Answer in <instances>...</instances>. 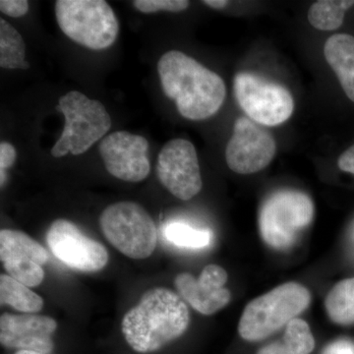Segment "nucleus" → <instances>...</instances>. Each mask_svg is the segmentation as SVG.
<instances>
[{"instance_id": "obj_23", "label": "nucleus", "mask_w": 354, "mask_h": 354, "mask_svg": "<svg viewBox=\"0 0 354 354\" xmlns=\"http://www.w3.org/2000/svg\"><path fill=\"white\" fill-rule=\"evenodd\" d=\"M190 2L186 0H135L133 6L140 12L151 14L158 11L169 12H181L189 7Z\"/></svg>"}, {"instance_id": "obj_24", "label": "nucleus", "mask_w": 354, "mask_h": 354, "mask_svg": "<svg viewBox=\"0 0 354 354\" xmlns=\"http://www.w3.org/2000/svg\"><path fill=\"white\" fill-rule=\"evenodd\" d=\"M0 10L9 17H23L29 11V2L26 0H1Z\"/></svg>"}, {"instance_id": "obj_17", "label": "nucleus", "mask_w": 354, "mask_h": 354, "mask_svg": "<svg viewBox=\"0 0 354 354\" xmlns=\"http://www.w3.org/2000/svg\"><path fill=\"white\" fill-rule=\"evenodd\" d=\"M325 308L332 322L341 326L354 324V278L342 279L330 290Z\"/></svg>"}, {"instance_id": "obj_18", "label": "nucleus", "mask_w": 354, "mask_h": 354, "mask_svg": "<svg viewBox=\"0 0 354 354\" xmlns=\"http://www.w3.org/2000/svg\"><path fill=\"white\" fill-rule=\"evenodd\" d=\"M0 301L27 314L36 313L44 307L43 298L8 274L0 276Z\"/></svg>"}, {"instance_id": "obj_25", "label": "nucleus", "mask_w": 354, "mask_h": 354, "mask_svg": "<svg viewBox=\"0 0 354 354\" xmlns=\"http://www.w3.org/2000/svg\"><path fill=\"white\" fill-rule=\"evenodd\" d=\"M16 153L15 148L7 142H2L0 144V172H1V185H3L6 179V171L12 167L15 162Z\"/></svg>"}, {"instance_id": "obj_27", "label": "nucleus", "mask_w": 354, "mask_h": 354, "mask_svg": "<svg viewBox=\"0 0 354 354\" xmlns=\"http://www.w3.org/2000/svg\"><path fill=\"white\" fill-rule=\"evenodd\" d=\"M337 165L341 171L354 174V145L342 153L337 160Z\"/></svg>"}, {"instance_id": "obj_3", "label": "nucleus", "mask_w": 354, "mask_h": 354, "mask_svg": "<svg viewBox=\"0 0 354 354\" xmlns=\"http://www.w3.org/2000/svg\"><path fill=\"white\" fill-rule=\"evenodd\" d=\"M311 293L295 281L283 283L256 297L243 310L239 333L247 342L262 341L308 308Z\"/></svg>"}, {"instance_id": "obj_29", "label": "nucleus", "mask_w": 354, "mask_h": 354, "mask_svg": "<svg viewBox=\"0 0 354 354\" xmlns=\"http://www.w3.org/2000/svg\"><path fill=\"white\" fill-rule=\"evenodd\" d=\"M203 3L213 9H223L227 6L230 2L227 1V0H204Z\"/></svg>"}, {"instance_id": "obj_15", "label": "nucleus", "mask_w": 354, "mask_h": 354, "mask_svg": "<svg viewBox=\"0 0 354 354\" xmlns=\"http://www.w3.org/2000/svg\"><path fill=\"white\" fill-rule=\"evenodd\" d=\"M57 329V323L50 317L4 313L0 317V342L7 348L50 353Z\"/></svg>"}, {"instance_id": "obj_20", "label": "nucleus", "mask_w": 354, "mask_h": 354, "mask_svg": "<svg viewBox=\"0 0 354 354\" xmlns=\"http://www.w3.org/2000/svg\"><path fill=\"white\" fill-rule=\"evenodd\" d=\"M0 66L6 69H29L26 44L20 32L6 20L0 19Z\"/></svg>"}, {"instance_id": "obj_12", "label": "nucleus", "mask_w": 354, "mask_h": 354, "mask_svg": "<svg viewBox=\"0 0 354 354\" xmlns=\"http://www.w3.org/2000/svg\"><path fill=\"white\" fill-rule=\"evenodd\" d=\"M148 148L145 137L128 131L111 133L99 145L106 171L127 183H140L150 174Z\"/></svg>"}, {"instance_id": "obj_8", "label": "nucleus", "mask_w": 354, "mask_h": 354, "mask_svg": "<svg viewBox=\"0 0 354 354\" xmlns=\"http://www.w3.org/2000/svg\"><path fill=\"white\" fill-rule=\"evenodd\" d=\"M234 88L242 111L258 124L278 127L290 120L295 111L288 88L250 72L237 73Z\"/></svg>"}, {"instance_id": "obj_21", "label": "nucleus", "mask_w": 354, "mask_h": 354, "mask_svg": "<svg viewBox=\"0 0 354 354\" xmlns=\"http://www.w3.org/2000/svg\"><path fill=\"white\" fill-rule=\"evenodd\" d=\"M283 342L291 354H310L315 348V339L307 322L300 318L286 326Z\"/></svg>"}, {"instance_id": "obj_22", "label": "nucleus", "mask_w": 354, "mask_h": 354, "mask_svg": "<svg viewBox=\"0 0 354 354\" xmlns=\"http://www.w3.org/2000/svg\"><path fill=\"white\" fill-rule=\"evenodd\" d=\"M165 235L176 245L187 248H202L209 245L211 241V232L209 230H196L181 223H174L167 225L165 230Z\"/></svg>"}, {"instance_id": "obj_1", "label": "nucleus", "mask_w": 354, "mask_h": 354, "mask_svg": "<svg viewBox=\"0 0 354 354\" xmlns=\"http://www.w3.org/2000/svg\"><path fill=\"white\" fill-rule=\"evenodd\" d=\"M162 90L179 113L190 120L215 115L227 97L223 78L179 50L165 53L158 62Z\"/></svg>"}, {"instance_id": "obj_5", "label": "nucleus", "mask_w": 354, "mask_h": 354, "mask_svg": "<svg viewBox=\"0 0 354 354\" xmlns=\"http://www.w3.org/2000/svg\"><path fill=\"white\" fill-rule=\"evenodd\" d=\"M55 15L65 36L91 50L109 48L120 32L115 13L104 0H57Z\"/></svg>"}, {"instance_id": "obj_2", "label": "nucleus", "mask_w": 354, "mask_h": 354, "mask_svg": "<svg viewBox=\"0 0 354 354\" xmlns=\"http://www.w3.org/2000/svg\"><path fill=\"white\" fill-rule=\"evenodd\" d=\"M190 313L183 298L165 288L144 293L123 317V335L134 351L153 353L178 339L188 329Z\"/></svg>"}, {"instance_id": "obj_6", "label": "nucleus", "mask_w": 354, "mask_h": 354, "mask_svg": "<svg viewBox=\"0 0 354 354\" xmlns=\"http://www.w3.org/2000/svg\"><path fill=\"white\" fill-rule=\"evenodd\" d=\"M314 216L311 198L301 191H278L266 199L259 213V230L265 243L286 250L297 242Z\"/></svg>"}, {"instance_id": "obj_9", "label": "nucleus", "mask_w": 354, "mask_h": 354, "mask_svg": "<svg viewBox=\"0 0 354 354\" xmlns=\"http://www.w3.org/2000/svg\"><path fill=\"white\" fill-rule=\"evenodd\" d=\"M277 152L271 133L250 118L235 121L234 134L225 148L227 167L235 174H252L266 169Z\"/></svg>"}, {"instance_id": "obj_16", "label": "nucleus", "mask_w": 354, "mask_h": 354, "mask_svg": "<svg viewBox=\"0 0 354 354\" xmlns=\"http://www.w3.org/2000/svg\"><path fill=\"white\" fill-rule=\"evenodd\" d=\"M324 55L342 90L354 102V37L348 34L330 37L324 46Z\"/></svg>"}, {"instance_id": "obj_19", "label": "nucleus", "mask_w": 354, "mask_h": 354, "mask_svg": "<svg viewBox=\"0 0 354 354\" xmlns=\"http://www.w3.org/2000/svg\"><path fill=\"white\" fill-rule=\"evenodd\" d=\"M354 0H319L310 6L307 18L310 25L320 31H334L344 23L346 10Z\"/></svg>"}, {"instance_id": "obj_30", "label": "nucleus", "mask_w": 354, "mask_h": 354, "mask_svg": "<svg viewBox=\"0 0 354 354\" xmlns=\"http://www.w3.org/2000/svg\"><path fill=\"white\" fill-rule=\"evenodd\" d=\"M15 354H43L39 353H36V351H19L18 353H16Z\"/></svg>"}, {"instance_id": "obj_28", "label": "nucleus", "mask_w": 354, "mask_h": 354, "mask_svg": "<svg viewBox=\"0 0 354 354\" xmlns=\"http://www.w3.org/2000/svg\"><path fill=\"white\" fill-rule=\"evenodd\" d=\"M257 354H291L283 342H274L263 346Z\"/></svg>"}, {"instance_id": "obj_11", "label": "nucleus", "mask_w": 354, "mask_h": 354, "mask_svg": "<svg viewBox=\"0 0 354 354\" xmlns=\"http://www.w3.org/2000/svg\"><path fill=\"white\" fill-rule=\"evenodd\" d=\"M157 174L174 196L188 201L202 190V176L196 149L185 139H172L160 153Z\"/></svg>"}, {"instance_id": "obj_7", "label": "nucleus", "mask_w": 354, "mask_h": 354, "mask_svg": "<svg viewBox=\"0 0 354 354\" xmlns=\"http://www.w3.org/2000/svg\"><path fill=\"white\" fill-rule=\"evenodd\" d=\"M100 227L109 243L131 259L150 257L157 246L155 221L137 203L109 205L100 216Z\"/></svg>"}, {"instance_id": "obj_4", "label": "nucleus", "mask_w": 354, "mask_h": 354, "mask_svg": "<svg viewBox=\"0 0 354 354\" xmlns=\"http://www.w3.org/2000/svg\"><path fill=\"white\" fill-rule=\"evenodd\" d=\"M58 111L64 115V131L51 149L53 158L67 153L79 156L87 152L106 136L113 121L104 104L78 91H71L58 100Z\"/></svg>"}, {"instance_id": "obj_10", "label": "nucleus", "mask_w": 354, "mask_h": 354, "mask_svg": "<svg viewBox=\"0 0 354 354\" xmlns=\"http://www.w3.org/2000/svg\"><path fill=\"white\" fill-rule=\"evenodd\" d=\"M51 253L65 265L86 272H99L109 262L106 247L86 236L72 221L58 218L46 232Z\"/></svg>"}, {"instance_id": "obj_13", "label": "nucleus", "mask_w": 354, "mask_h": 354, "mask_svg": "<svg viewBox=\"0 0 354 354\" xmlns=\"http://www.w3.org/2000/svg\"><path fill=\"white\" fill-rule=\"evenodd\" d=\"M0 260L8 276L28 288L43 283V266L48 253L38 241L25 232L15 230L0 232Z\"/></svg>"}, {"instance_id": "obj_14", "label": "nucleus", "mask_w": 354, "mask_h": 354, "mask_svg": "<svg viewBox=\"0 0 354 354\" xmlns=\"http://www.w3.org/2000/svg\"><path fill=\"white\" fill-rule=\"evenodd\" d=\"M227 272L218 265H208L203 269L199 278L189 272H181L174 279L179 295L203 315H213L225 308L232 293L225 288Z\"/></svg>"}, {"instance_id": "obj_26", "label": "nucleus", "mask_w": 354, "mask_h": 354, "mask_svg": "<svg viewBox=\"0 0 354 354\" xmlns=\"http://www.w3.org/2000/svg\"><path fill=\"white\" fill-rule=\"evenodd\" d=\"M322 354H354V344L346 339H337L328 344Z\"/></svg>"}]
</instances>
